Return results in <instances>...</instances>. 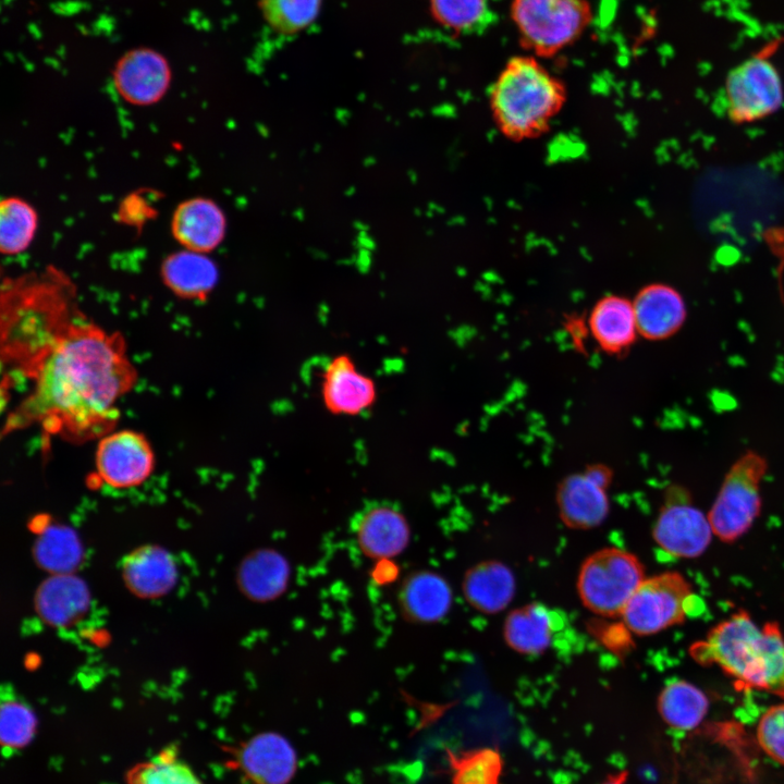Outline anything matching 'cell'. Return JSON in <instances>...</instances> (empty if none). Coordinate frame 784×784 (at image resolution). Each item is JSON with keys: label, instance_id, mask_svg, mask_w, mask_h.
<instances>
[{"label": "cell", "instance_id": "obj_22", "mask_svg": "<svg viewBox=\"0 0 784 784\" xmlns=\"http://www.w3.org/2000/svg\"><path fill=\"white\" fill-rule=\"evenodd\" d=\"M453 595L449 583L431 571H418L407 576L399 591L403 616L416 623H434L442 620L452 607Z\"/></svg>", "mask_w": 784, "mask_h": 784}, {"label": "cell", "instance_id": "obj_1", "mask_svg": "<svg viewBox=\"0 0 784 784\" xmlns=\"http://www.w3.org/2000/svg\"><path fill=\"white\" fill-rule=\"evenodd\" d=\"M28 378L33 388L9 414L2 434L37 424L46 433L82 443L113 430L118 402L136 384L137 371L121 333L82 315Z\"/></svg>", "mask_w": 784, "mask_h": 784}, {"label": "cell", "instance_id": "obj_20", "mask_svg": "<svg viewBox=\"0 0 784 784\" xmlns=\"http://www.w3.org/2000/svg\"><path fill=\"white\" fill-rule=\"evenodd\" d=\"M89 604L86 583L73 573L50 575L38 586L34 598L36 613L52 627L75 624L86 614Z\"/></svg>", "mask_w": 784, "mask_h": 784}, {"label": "cell", "instance_id": "obj_34", "mask_svg": "<svg viewBox=\"0 0 784 784\" xmlns=\"http://www.w3.org/2000/svg\"><path fill=\"white\" fill-rule=\"evenodd\" d=\"M267 23L281 34H294L318 16L321 0H259Z\"/></svg>", "mask_w": 784, "mask_h": 784}, {"label": "cell", "instance_id": "obj_2", "mask_svg": "<svg viewBox=\"0 0 784 784\" xmlns=\"http://www.w3.org/2000/svg\"><path fill=\"white\" fill-rule=\"evenodd\" d=\"M75 286L52 267L5 278L1 286V352L3 362L30 375L69 327L82 316Z\"/></svg>", "mask_w": 784, "mask_h": 784}, {"label": "cell", "instance_id": "obj_36", "mask_svg": "<svg viewBox=\"0 0 784 784\" xmlns=\"http://www.w3.org/2000/svg\"><path fill=\"white\" fill-rule=\"evenodd\" d=\"M399 568L392 562V559L378 560L372 569L371 577L378 585H387L394 581L397 577Z\"/></svg>", "mask_w": 784, "mask_h": 784}, {"label": "cell", "instance_id": "obj_33", "mask_svg": "<svg viewBox=\"0 0 784 784\" xmlns=\"http://www.w3.org/2000/svg\"><path fill=\"white\" fill-rule=\"evenodd\" d=\"M36 730L33 709L13 695L2 696L0 742L3 755L10 757L25 748L35 737Z\"/></svg>", "mask_w": 784, "mask_h": 784}, {"label": "cell", "instance_id": "obj_29", "mask_svg": "<svg viewBox=\"0 0 784 784\" xmlns=\"http://www.w3.org/2000/svg\"><path fill=\"white\" fill-rule=\"evenodd\" d=\"M436 22L455 35H481L497 20L489 0H429Z\"/></svg>", "mask_w": 784, "mask_h": 784}, {"label": "cell", "instance_id": "obj_26", "mask_svg": "<svg viewBox=\"0 0 784 784\" xmlns=\"http://www.w3.org/2000/svg\"><path fill=\"white\" fill-rule=\"evenodd\" d=\"M558 618L553 610L538 602L515 609L504 622L505 642L518 653L540 654L552 641L559 626Z\"/></svg>", "mask_w": 784, "mask_h": 784}, {"label": "cell", "instance_id": "obj_21", "mask_svg": "<svg viewBox=\"0 0 784 784\" xmlns=\"http://www.w3.org/2000/svg\"><path fill=\"white\" fill-rule=\"evenodd\" d=\"M160 277L176 297L204 302L218 284L219 269L209 254L182 248L164 257Z\"/></svg>", "mask_w": 784, "mask_h": 784}, {"label": "cell", "instance_id": "obj_7", "mask_svg": "<svg viewBox=\"0 0 784 784\" xmlns=\"http://www.w3.org/2000/svg\"><path fill=\"white\" fill-rule=\"evenodd\" d=\"M781 42L782 40L768 42L726 76V108L733 123L759 121L781 108L784 99L783 83L771 61Z\"/></svg>", "mask_w": 784, "mask_h": 784}, {"label": "cell", "instance_id": "obj_30", "mask_svg": "<svg viewBox=\"0 0 784 784\" xmlns=\"http://www.w3.org/2000/svg\"><path fill=\"white\" fill-rule=\"evenodd\" d=\"M38 229L35 207L19 196H8L0 203V250L16 256L29 248Z\"/></svg>", "mask_w": 784, "mask_h": 784}, {"label": "cell", "instance_id": "obj_4", "mask_svg": "<svg viewBox=\"0 0 784 784\" xmlns=\"http://www.w3.org/2000/svg\"><path fill=\"white\" fill-rule=\"evenodd\" d=\"M566 98L563 81L526 53L505 62L490 87L489 108L501 134L523 142L547 133Z\"/></svg>", "mask_w": 784, "mask_h": 784}, {"label": "cell", "instance_id": "obj_31", "mask_svg": "<svg viewBox=\"0 0 784 784\" xmlns=\"http://www.w3.org/2000/svg\"><path fill=\"white\" fill-rule=\"evenodd\" d=\"M126 784H205L180 757L174 746H167L150 758L132 765L125 773Z\"/></svg>", "mask_w": 784, "mask_h": 784}, {"label": "cell", "instance_id": "obj_6", "mask_svg": "<svg viewBox=\"0 0 784 784\" xmlns=\"http://www.w3.org/2000/svg\"><path fill=\"white\" fill-rule=\"evenodd\" d=\"M645 578L644 566L636 555L622 549L605 548L584 561L577 591L589 611L604 617L621 616Z\"/></svg>", "mask_w": 784, "mask_h": 784}, {"label": "cell", "instance_id": "obj_8", "mask_svg": "<svg viewBox=\"0 0 784 784\" xmlns=\"http://www.w3.org/2000/svg\"><path fill=\"white\" fill-rule=\"evenodd\" d=\"M767 461L756 452L743 454L724 477L708 513L713 534L723 542H734L752 526L761 510L760 485Z\"/></svg>", "mask_w": 784, "mask_h": 784}, {"label": "cell", "instance_id": "obj_12", "mask_svg": "<svg viewBox=\"0 0 784 784\" xmlns=\"http://www.w3.org/2000/svg\"><path fill=\"white\" fill-rule=\"evenodd\" d=\"M171 81L172 70L168 59L149 47L124 52L112 71L117 94L125 102L137 107L159 102L168 93Z\"/></svg>", "mask_w": 784, "mask_h": 784}, {"label": "cell", "instance_id": "obj_11", "mask_svg": "<svg viewBox=\"0 0 784 784\" xmlns=\"http://www.w3.org/2000/svg\"><path fill=\"white\" fill-rule=\"evenodd\" d=\"M97 477L113 489L143 485L155 468V453L148 439L132 429L110 431L98 439L95 454Z\"/></svg>", "mask_w": 784, "mask_h": 784}, {"label": "cell", "instance_id": "obj_35", "mask_svg": "<svg viewBox=\"0 0 784 784\" xmlns=\"http://www.w3.org/2000/svg\"><path fill=\"white\" fill-rule=\"evenodd\" d=\"M756 732L760 748L772 760L784 765V703L768 708Z\"/></svg>", "mask_w": 784, "mask_h": 784}, {"label": "cell", "instance_id": "obj_17", "mask_svg": "<svg viewBox=\"0 0 784 784\" xmlns=\"http://www.w3.org/2000/svg\"><path fill=\"white\" fill-rule=\"evenodd\" d=\"M353 527L359 550L376 561L397 556L411 539L406 517L388 504L366 507L356 516Z\"/></svg>", "mask_w": 784, "mask_h": 784}, {"label": "cell", "instance_id": "obj_18", "mask_svg": "<svg viewBox=\"0 0 784 784\" xmlns=\"http://www.w3.org/2000/svg\"><path fill=\"white\" fill-rule=\"evenodd\" d=\"M638 333L651 341L674 335L685 323L686 303L681 293L664 283L641 287L633 301Z\"/></svg>", "mask_w": 784, "mask_h": 784}, {"label": "cell", "instance_id": "obj_25", "mask_svg": "<svg viewBox=\"0 0 784 784\" xmlns=\"http://www.w3.org/2000/svg\"><path fill=\"white\" fill-rule=\"evenodd\" d=\"M515 577L502 562L489 560L470 567L462 589L467 602L477 611L494 614L503 611L515 595Z\"/></svg>", "mask_w": 784, "mask_h": 784}, {"label": "cell", "instance_id": "obj_23", "mask_svg": "<svg viewBox=\"0 0 784 784\" xmlns=\"http://www.w3.org/2000/svg\"><path fill=\"white\" fill-rule=\"evenodd\" d=\"M291 568L274 549H257L247 554L236 571V584L249 600L272 601L287 588Z\"/></svg>", "mask_w": 784, "mask_h": 784}, {"label": "cell", "instance_id": "obj_32", "mask_svg": "<svg viewBox=\"0 0 784 784\" xmlns=\"http://www.w3.org/2000/svg\"><path fill=\"white\" fill-rule=\"evenodd\" d=\"M446 758L452 784H501L503 760L494 748L448 750Z\"/></svg>", "mask_w": 784, "mask_h": 784}, {"label": "cell", "instance_id": "obj_16", "mask_svg": "<svg viewBox=\"0 0 784 784\" xmlns=\"http://www.w3.org/2000/svg\"><path fill=\"white\" fill-rule=\"evenodd\" d=\"M226 217L211 198L196 196L181 201L173 210L170 230L184 249L209 254L226 234Z\"/></svg>", "mask_w": 784, "mask_h": 784}, {"label": "cell", "instance_id": "obj_24", "mask_svg": "<svg viewBox=\"0 0 784 784\" xmlns=\"http://www.w3.org/2000/svg\"><path fill=\"white\" fill-rule=\"evenodd\" d=\"M588 327L599 347L609 354L625 352L639 334L633 301L621 295L600 298L589 314Z\"/></svg>", "mask_w": 784, "mask_h": 784}, {"label": "cell", "instance_id": "obj_19", "mask_svg": "<svg viewBox=\"0 0 784 784\" xmlns=\"http://www.w3.org/2000/svg\"><path fill=\"white\" fill-rule=\"evenodd\" d=\"M121 574L132 593L143 599H156L174 588L177 566L169 551L159 546L146 544L123 559Z\"/></svg>", "mask_w": 784, "mask_h": 784}, {"label": "cell", "instance_id": "obj_14", "mask_svg": "<svg viewBox=\"0 0 784 784\" xmlns=\"http://www.w3.org/2000/svg\"><path fill=\"white\" fill-rule=\"evenodd\" d=\"M611 470L596 464L561 481L556 501L561 519L575 529H590L600 525L609 513L607 489Z\"/></svg>", "mask_w": 784, "mask_h": 784}, {"label": "cell", "instance_id": "obj_3", "mask_svg": "<svg viewBox=\"0 0 784 784\" xmlns=\"http://www.w3.org/2000/svg\"><path fill=\"white\" fill-rule=\"evenodd\" d=\"M688 652L702 666H719L740 690L784 698V634L777 622L757 625L739 610L691 644Z\"/></svg>", "mask_w": 784, "mask_h": 784}, {"label": "cell", "instance_id": "obj_5", "mask_svg": "<svg viewBox=\"0 0 784 784\" xmlns=\"http://www.w3.org/2000/svg\"><path fill=\"white\" fill-rule=\"evenodd\" d=\"M510 17L522 48L539 59L573 46L593 21L590 0H512Z\"/></svg>", "mask_w": 784, "mask_h": 784}, {"label": "cell", "instance_id": "obj_9", "mask_svg": "<svg viewBox=\"0 0 784 784\" xmlns=\"http://www.w3.org/2000/svg\"><path fill=\"white\" fill-rule=\"evenodd\" d=\"M694 597L690 583L678 572L669 571L645 578L625 605L621 617L628 630L649 636L682 624Z\"/></svg>", "mask_w": 784, "mask_h": 784}, {"label": "cell", "instance_id": "obj_15", "mask_svg": "<svg viewBox=\"0 0 784 784\" xmlns=\"http://www.w3.org/2000/svg\"><path fill=\"white\" fill-rule=\"evenodd\" d=\"M321 397L331 414L357 416L373 406L377 387L348 354H339L330 359L322 371Z\"/></svg>", "mask_w": 784, "mask_h": 784}, {"label": "cell", "instance_id": "obj_27", "mask_svg": "<svg viewBox=\"0 0 784 784\" xmlns=\"http://www.w3.org/2000/svg\"><path fill=\"white\" fill-rule=\"evenodd\" d=\"M709 709L707 695L684 679L669 683L658 697V711L672 728L690 731L698 726Z\"/></svg>", "mask_w": 784, "mask_h": 784}, {"label": "cell", "instance_id": "obj_37", "mask_svg": "<svg viewBox=\"0 0 784 784\" xmlns=\"http://www.w3.org/2000/svg\"><path fill=\"white\" fill-rule=\"evenodd\" d=\"M627 772H618L608 776L601 784H626Z\"/></svg>", "mask_w": 784, "mask_h": 784}, {"label": "cell", "instance_id": "obj_13", "mask_svg": "<svg viewBox=\"0 0 784 784\" xmlns=\"http://www.w3.org/2000/svg\"><path fill=\"white\" fill-rule=\"evenodd\" d=\"M231 763L253 784H287L297 770V755L282 734L262 732L226 750Z\"/></svg>", "mask_w": 784, "mask_h": 784}, {"label": "cell", "instance_id": "obj_28", "mask_svg": "<svg viewBox=\"0 0 784 784\" xmlns=\"http://www.w3.org/2000/svg\"><path fill=\"white\" fill-rule=\"evenodd\" d=\"M33 552L37 565L51 575L73 573L84 556L77 534L64 525L47 527L36 539Z\"/></svg>", "mask_w": 784, "mask_h": 784}, {"label": "cell", "instance_id": "obj_10", "mask_svg": "<svg viewBox=\"0 0 784 784\" xmlns=\"http://www.w3.org/2000/svg\"><path fill=\"white\" fill-rule=\"evenodd\" d=\"M712 528L708 516L694 505L687 489L671 487L656 519V543L676 558L700 556L709 547Z\"/></svg>", "mask_w": 784, "mask_h": 784}]
</instances>
